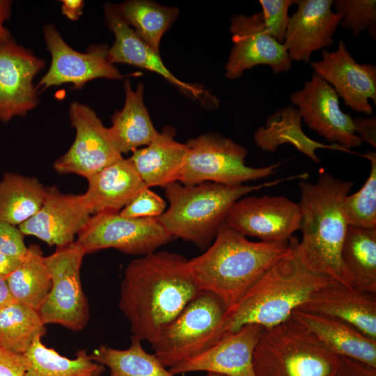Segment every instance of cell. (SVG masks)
I'll list each match as a JSON object with an SVG mask.
<instances>
[{
	"mask_svg": "<svg viewBox=\"0 0 376 376\" xmlns=\"http://www.w3.org/2000/svg\"><path fill=\"white\" fill-rule=\"evenodd\" d=\"M199 292L185 257L155 251L128 264L118 306L132 336L152 344Z\"/></svg>",
	"mask_w": 376,
	"mask_h": 376,
	"instance_id": "obj_1",
	"label": "cell"
},
{
	"mask_svg": "<svg viewBox=\"0 0 376 376\" xmlns=\"http://www.w3.org/2000/svg\"><path fill=\"white\" fill-rule=\"evenodd\" d=\"M299 186L302 239L292 237L297 256L308 270L352 288L341 252L349 226L343 204L353 182L322 171L315 182L301 180Z\"/></svg>",
	"mask_w": 376,
	"mask_h": 376,
	"instance_id": "obj_2",
	"label": "cell"
},
{
	"mask_svg": "<svg viewBox=\"0 0 376 376\" xmlns=\"http://www.w3.org/2000/svg\"><path fill=\"white\" fill-rule=\"evenodd\" d=\"M205 251L188 260L201 291L219 297L228 308L290 249V240L249 241L224 222Z\"/></svg>",
	"mask_w": 376,
	"mask_h": 376,
	"instance_id": "obj_3",
	"label": "cell"
},
{
	"mask_svg": "<svg viewBox=\"0 0 376 376\" xmlns=\"http://www.w3.org/2000/svg\"><path fill=\"white\" fill-rule=\"evenodd\" d=\"M288 252L227 308L221 327V338L244 325L263 328L288 319L315 291L338 281L308 270L297 256L292 237Z\"/></svg>",
	"mask_w": 376,
	"mask_h": 376,
	"instance_id": "obj_4",
	"label": "cell"
},
{
	"mask_svg": "<svg viewBox=\"0 0 376 376\" xmlns=\"http://www.w3.org/2000/svg\"><path fill=\"white\" fill-rule=\"evenodd\" d=\"M306 178L304 173L257 185L229 186L212 182L185 185L173 182L164 187L169 207L157 219L174 239L180 238L201 250L207 249L238 199L283 181Z\"/></svg>",
	"mask_w": 376,
	"mask_h": 376,
	"instance_id": "obj_5",
	"label": "cell"
},
{
	"mask_svg": "<svg viewBox=\"0 0 376 376\" xmlns=\"http://www.w3.org/2000/svg\"><path fill=\"white\" fill-rule=\"evenodd\" d=\"M338 356L291 316L262 331L253 355L255 376H330Z\"/></svg>",
	"mask_w": 376,
	"mask_h": 376,
	"instance_id": "obj_6",
	"label": "cell"
},
{
	"mask_svg": "<svg viewBox=\"0 0 376 376\" xmlns=\"http://www.w3.org/2000/svg\"><path fill=\"white\" fill-rule=\"evenodd\" d=\"M212 293L199 292L151 345L165 368H171L207 350L221 338L227 310Z\"/></svg>",
	"mask_w": 376,
	"mask_h": 376,
	"instance_id": "obj_7",
	"label": "cell"
},
{
	"mask_svg": "<svg viewBox=\"0 0 376 376\" xmlns=\"http://www.w3.org/2000/svg\"><path fill=\"white\" fill-rule=\"evenodd\" d=\"M188 153L178 182L194 185L212 182L225 185H243L274 174L281 162L263 167L245 164L246 148L219 133L209 132L186 143Z\"/></svg>",
	"mask_w": 376,
	"mask_h": 376,
	"instance_id": "obj_8",
	"label": "cell"
},
{
	"mask_svg": "<svg viewBox=\"0 0 376 376\" xmlns=\"http://www.w3.org/2000/svg\"><path fill=\"white\" fill-rule=\"evenodd\" d=\"M85 254L75 240L45 256L52 281L50 291L38 310L45 324H60L74 331L87 324L90 308L80 276Z\"/></svg>",
	"mask_w": 376,
	"mask_h": 376,
	"instance_id": "obj_9",
	"label": "cell"
},
{
	"mask_svg": "<svg viewBox=\"0 0 376 376\" xmlns=\"http://www.w3.org/2000/svg\"><path fill=\"white\" fill-rule=\"evenodd\" d=\"M173 239L157 217L130 218L120 212H104L90 217L76 241L86 253L114 249L125 254L143 256Z\"/></svg>",
	"mask_w": 376,
	"mask_h": 376,
	"instance_id": "obj_10",
	"label": "cell"
},
{
	"mask_svg": "<svg viewBox=\"0 0 376 376\" xmlns=\"http://www.w3.org/2000/svg\"><path fill=\"white\" fill-rule=\"evenodd\" d=\"M69 117L76 131L75 138L68 150L54 162L56 172L76 173L88 179L123 157L108 128L90 107L72 102Z\"/></svg>",
	"mask_w": 376,
	"mask_h": 376,
	"instance_id": "obj_11",
	"label": "cell"
},
{
	"mask_svg": "<svg viewBox=\"0 0 376 376\" xmlns=\"http://www.w3.org/2000/svg\"><path fill=\"white\" fill-rule=\"evenodd\" d=\"M43 36L52 58L48 71L36 85L38 90L63 84H72L74 88L81 89L95 79L119 80L125 77L108 61L107 45H93L84 53L77 52L66 43L51 24L44 26Z\"/></svg>",
	"mask_w": 376,
	"mask_h": 376,
	"instance_id": "obj_12",
	"label": "cell"
},
{
	"mask_svg": "<svg viewBox=\"0 0 376 376\" xmlns=\"http://www.w3.org/2000/svg\"><path fill=\"white\" fill-rule=\"evenodd\" d=\"M224 222L244 236L284 242L300 230L301 213L298 203L285 196H243L233 203Z\"/></svg>",
	"mask_w": 376,
	"mask_h": 376,
	"instance_id": "obj_13",
	"label": "cell"
},
{
	"mask_svg": "<svg viewBox=\"0 0 376 376\" xmlns=\"http://www.w3.org/2000/svg\"><path fill=\"white\" fill-rule=\"evenodd\" d=\"M290 100L306 125L331 144L351 150L362 143L354 132L353 118L340 109L337 93L315 72L301 90L290 95Z\"/></svg>",
	"mask_w": 376,
	"mask_h": 376,
	"instance_id": "obj_14",
	"label": "cell"
},
{
	"mask_svg": "<svg viewBox=\"0 0 376 376\" xmlns=\"http://www.w3.org/2000/svg\"><path fill=\"white\" fill-rule=\"evenodd\" d=\"M230 32L233 45L225 65L228 79H237L245 70L259 65H269L274 74L291 70L292 61L285 48L267 33L261 12L250 16L234 15Z\"/></svg>",
	"mask_w": 376,
	"mask_h": 376,
	"instance_id": "obj_15",
	"label": "cell"
},
{
	"mask_svg": "<svg viewBox=\"0 0 376 376\" xmlns=\"http://www.w3.org/2000/svg\"><path fill=\"white\" fill-rule=\"evenodd\" d=\"M45 62L13 39L0 44V120L25 116L39 104L35 77Z\"/></svg>",
	"mask_w": 376,
	"mask_h": 376,
	"instance_id": "obj_16",
	"label": "cell"
},
{
	"mask_svg": "<svg viewBox=\"0 0 376 376\" xmlns=\"http://www.w3.org/2000/svg\"><path fill=\"white\" fill-rule=\"evenodd\" d=\"M322 59L310 62L313 72L332 86L344 104L353 111L373 114L369 99L376 104V67L359 63L352 56L343 40L335 51L322 50Z\"/></svg>",
	"mask_w": 376,
	"mask_h": 376,
	"instance_id": "obj_17",
	"label": "cell"
},
{
	"mask_svg": "<svg viewBox=\"0 0 376 376\" xmlns=\"http://www.w3.org/2000/svg\"><path fill=\"white\" fill-rule=\"evenodd\" d=\"M91 217L83 194L62 193L46 187V196L39 211L19 226L24 235H33L49 246H63L75 242Z\"/></svg>",
	"mask_w": 376,
	"mask_h": 376,
	"instance_id": "obj_18",
	"label": "cell"
},
{
	"mask_svg": "<svg viewBox=\"0 0 376 376\" xmlns=\"http://www.w3.org/2000/svg\"><path fill=\"white\" fill-rule=\"evenodd\" d=\"M263 329L256 324L244 325L169 370L173 375L205 371L226 376H255L253 355Z\"/></svg>",
	"mask_w": 376,
	"mask_h": 376,
	"instance_id": "obj_19",
	"label": "cell"
},
{
	"mask_svg": "<svg viewBox=\"0 0 376 376\" xmlns=\"http://www.w3.org/2000/svg\"><path fill=\"white\" fill-rule=\"evenodd\" d=\"M283 46L290 60L311 62L312 54L331 46L342 17L332 10L333 0H295Z\"/></svg>",
	"mask_w": 376,
	"mask_h": 376,
	"instance_id": "obj_20",
	"label": "cell"
},
{
	"mask_svg": "<svg viewBox=\"0 0 376 376\" xmlns=\"http://www.w3.org/2000/svg\"><path fill=\"white\" fill-rule=\"evenodd\" d=\"M104 15L106 24L115 37L107 53V59L111 63H125L156 72L187 95L201 100L206 97L218 104L217 99L201 86L185 83L175 77L164 65L159 54L141 40L124 21L115 4L105 3Z\"/></svg>",
	"mask_w": 376,
	"mask_h": 376,
	"instance_id": "obj_21",
	"label": "cell"
},
{
	"mask_svg": "<svg viewBox=\"0 0 376 376\" xmlns=\"http://www.w3.org/2000/svg\"><path fill=\"white\" fill-rule=\"evenodd\" d=\"M297 309L338 318L376 339V295L338 282L314 292Z\"/></svg>",
	"mask_w": 376,
	"mask_h": 376,
	"instance_id": "obj_22",
	"label": "cell"
},
{
	"mask_svg": "<svg viewBox=\"0 0 376 376\" xmlns=\"http://www.w3.org/2000/svg\"><path fill=\"white\" fill-rule=\"evenodd\" d=\"M87 180L88 187L83 196L91 214L119 212L148 187L129 158H120Z\"/></svg>",
	"mask_w": 376,
	"mask_h": 376,
	"instance_id": "obj_23",
	"label": "cell"
},
{
	"mask_svg": "<svg viewBox=\"0 0 376 376\" xmlns=\"http://www.w3.org/2000/svg\"><path fill=\"white\" fill-rule=\"evenodd\" d=\"M291 317L307 327L333 354L376 368V339L334 317L299 309Z\"/></svg>",
	"mask_w": 376,
	"mask_h": 376,
	"instance_id": "obj_24",
	"label": "cell"
},
{
	"mask_svg": "<svg viewBox=\"0 0 376 376\" xmlns=\"http://www.w3.org/2000/svg\"><path fill=\"white\" fill-rule=\"evenodd\" d=\"M175 130L166 126L148 146L132 151L129 157L139 175L149 188L165 187L178 182L188 147L174 139Z\"/></svg>",
	"mask_w": 376,
	"mask_h": 376,
	"instance_id": "obj_25",
	"label": "cell"
},
{
	"mask_svg": "<svg viewBox=\"0 0 376 376\" xmlns=\"http://www.w3.org/2000/svg\"><path fill=\"white\" fill-rule=\"evenodd\" d=\"M123 88L124 106L112 116V125L108 128L111 140L121 154L148 146L159 134L144 104L143 84L139 83L133 90L130 79H126Z\"/></svg>",
	"mask_w": 376,
	"mask_h": 376,
	"instance_id": "obj_26",
	"label": "cell"
},
{
	"mask_svg": "<svg viewBox=\"0 0 376 376\" xmlns=\"http://www.w3.org/2000/svg\"><path fill=\"white\" fill-rule=\"evenodd\" d=\"M301 120L298 109L292 106L276 110L267 118L265 124L254 132L256 145L263 151L274 152L279 146L289 143L315 163L320 162L315 153L317 149L324 148L356 154L339 145L322 143L310 139L302 130Z\"/></svg>",
	"mask_w": 376,
	"mask_h": 376,
	"instance_id": "obj_27",
	"label": "cell"
},
{
	"mask_svg": "<svg viewBox=\"0 0 376 376\" xmlns=\"http://www.w3.org/2000/svg\"><path fill=\"white\" fill-rule=\"evenodd\" d=\"M341 258L352 288L376 295V229L348 226Z\"/></svg>",
	"mask_w": 376,
	"mask_h": 376,
	"instance_id": "obj_28",
	"label": "cell"
},
{
	"mask_svg": "<svg viewBox=\"0 0 376 376\" xmlns=\"http://www.w3.org/2000/svg\"><path fill=\"white\" fill-rule=\"evenodd\" d=\"M45 196L37 178L6 173L0 182V221L19 226L39 211Z\"/></svg>",
	"mask_w": 376,
	"mask_h": 376,
	"instance_id": "obj_29",
	"label": "cell"
},
{
	"mask_svg": "<svg viewBox=\"0 0 376 376\" xmlns=\"http://www.w3.org/2000/svg\"><path fill=\"white\" fill-rule=\"evenodd\" d=\"M6 281L15 301L39 310L52 288L50 274L39 245L27 246L21 263Z\"/></svg>",
	"mask_w": 376,
	"mask_h": 376,
	"instance_id": "obj_30",
	"label": "cell"
},
{
	"mask_svg": "<svg viewBox=\"0 0 376 376\" xmlns=\"http://www.w3.org/2000/svg\"><path fill=\"white\" fill-rule=\"evenodd\" d=\"M38 336L24 354L29 367L24 376H100L104 366L94 361L86 350H80L75 359H68L54 349L46 347Z\"/></svg>",
	"mask_w": 376,
	"mask_h": 376,
	"instance_id": "obj_31",
	"label": "cell"
},
{
	"mask_svg": "<svg viewBox=\"0 0 376 376\" xmlns=\"http://www.w3.org/2000/svg\"><path fill=\"white\" fill-rule=\"evenodd\" d=\"M116 7L138 37L159 54L162 38L177 19L178 9L146 0L126 1Z\"/></svg>",
	"mask_w": 376,
	"mask_h": 376,
	"instance_id": "obj_32",
	"label": "cell"
},
{
	"mask_svg": "<svg viewBox=\"0 0 376 376\" xmlns=\"http://www.w3.org/2000/svg\"><path fill=\"white\" fill-rule=\"evenodd\" d=\"M90 357L109 368V376H175L155 354L148 353L142 347L141 340L134 336L127 349L118 350L101 345Z\"/></svg>",
	"mask_w": 376,
	"mask_h": 376,
	"instance_id": "obj_33",
	"label": "cell"
},
{
	"mask_svg": "<svg viewBox=\"0 0 376 376\" xmlns=\"http://www.w3.org/2000/svg\"><path fill=\"white\" fill-rule=\"evenodd\" d=\"M46 331L38 310L17 301L0 307V343L7 349L24 354Z\"/></svg>",
	"mask_w": 376,
	"mask_h": 376,
	"instance_id": "obj_34",
	"label": "cell"
},
{
	"mask_svg": "<svg viewBox=\"0 0 376 376\" xmlns=\"http://www.w3.org/2000/svg\"><path fill=\"white\" fill-rule=\"evenodd\" d=\"M360 155L370 162V171L363 187L345 197L343 213L349 226L376 229V152L368 150Z\"/></svg>",
	"mask_w": 376,
	"mask_h": 376,
	"instance_id": "obj_35",
	"label": "cell"
},
{
	"mask_svg": "<svg viewBox=\"0 0 376 376\" xmlns=\"http://www.w3.org/2000/svg\"><path fill=\"white\" fill-rule=\"evenodd\" d=\"M332 6L335 7L336 13L342 17L339 24L341 27L351 30L355 36L367 31L375 39V0H333Z\"/></svg>",
	"mask_w": 376,
	"mask_h": 376,
	"instance_id": "obj_36",
	"label": "cell"
},
{
	"mask_svg": "<svg viewBox=\"0 0 376 376\" xmlns=\"http://www.w3.org/2000/svg\"><path fill=\"white\" fill-rule=\"evenodd\" d=\"M292 0H260L262 15L267 33L279 43L283 44L290 16L288 10Z\"/></svg>",
	"mask_w": 376,
	"mask_h": 376,
	"instance_id": "obj_37",
	"label": "cell"
},
{
	"mask_svg": "<svg viewBox=\"0 0 376 376\" xmlns=\"http://www.w3.org/2000/svg\"><path fill=\"white\" fill-rule=\"evenodd\" d=\"M166 205L162 197L146 187L119 212L122 216L130 218H155L164 212Z\"/></svg>",
	"mask_w": 376,
	"mask_h": 376,
	"instance_id": "obj_38",
	"label": "cell"
},
{
	"mask_svg": "<svg viewBox=\"0 0 376 376\" xmlns=\"http://www.w3.org/2000/svg\"><path fill=\"white\" fill-rule=\"evenodd\" d=\"M27 251L24 235L15 226L0 221V252L23 258Z\"/></svg>",
	"mask_w": 376,
	"mask_h": 376,
	"instance_id": "obj_39",
	"label": "cell"
},
{
	"mask_svg": "<svg viewBox=\"0 0 376 376\" xmlns=\"http://www.w3.org/2000/svg\"><path fill=\"white\" fill-rule=\"evenodd\" d=\"M29 364L24 354L15 353L0 343V376H24Z\"/></svg>",
	"mask_w": 376,
	"mask_h": 376,
	"instance_id": "obj_40",
	"label": "cell"
},
{
	"mask_svg": "<svg viewBox=\"0 0 376 376\" xmlns=\"http://www.w3.org/2000/svg\"><path fill=\"white\" fill-rule=\"evenodd\" d=\"M330 376H376V368L351 358L338 356L336 367Z\"/></svg>",
	"mask_w": 376,
	"mask_h": 376,
	"instance_id": "obj_41",
	"label": "cell"
},
{
	"mask_svg": "<svg viewBox=\"0 0 376 376\" xmlns=\"http://www.w3.org/2000/svg\"><path fill=\"white\" fill-rule=\"evenodd\" d=\"M353 126L355 134L361 139L362 142H366L376 148V118L375 116L370 117H359L353 118Z\"/></svg>",
	"mask_w": 376,
	"mask_h": 376,
	"instance_id": "obj_42",
	"label": "cell"
},
{
	"mask_svg": "<svg viewBox=\"0 0 376 376\" xmlns=\"http://www.w3.org/2000/svg\"><path fill=\"white\" fill-rule=\"evenodd\" d=\"M12 1L0 0V44L12 40L9 30L5 26L11 11Z\"/></svg>",
	"mask_w": 376,
	"mask_h": 376,
	"instance_id": "obj_43",
	"label": "cell"
},
{
	"mask_svg": "<svg viewBox=\"0 0 376 376\" xmlns=\"http://www.w3.org/2000/svg\"><path fill=\"white\" fill-rule=\"evenodd\" d=\"M61 12L68 19L77 20L83 13L84 1L82 0H62Z\"/></svg>",
	"mask_w": 376,
	"mask_h": 376,
	"instance_id": "obj_44",
	"label": "cell"
},
{
	"mask_svg": "<svg viewBox=\"0 0 376 376\" xmlns=\"http://www.w3.org/2000/svg\"><path fill=\"white\" fill-rule=\"evenodd\" d=\"M22 259L0 252V276L6 279L17 269Z\"/></svg>",
	"mask_w": 376,
	"mask_h": 376,
	"instance_id": "obj_45",
	"label": "cell"
},
{
	"mask_svg": "<svg viewBox=\"0 0 376 376\" xmlns=\"http://www.w3.org/2000/svg\"><path fill=\"white\" fill-rule=\"evenodd\" d=\"M15 301L8 289L6 279L0 276V306Z\"/></svg>",
	"mask_w": 376,
	"mask_h": 376,
	"instance_id": "obj_46",
	"label": "cell"
},
{
	"mask_svg": "<svg viewBox=\"0 0 376 376\" xmlns=\"http://www.w3.org/2000/svg\"><path fill=\"white\" fill-rule=\"evenodd\" d=\"M207 376H226V375L215 373H207Z\"/></svg>",
	"mask_w": 376,
	"mask_h": 376,
	"instance_id": "obj_47",
	"label": "cell"
},
{
	"mask_svg": "<svg viewBox=\"0 0 376 376\" xmlns=\"http://www.w3.org/2000/svg\"><path fill=\"white\" fill-rule=\"evenodd\" d=\"M1 307V306H0Z\"/></svg>",
	"mask_w": 376,
	"mask_h": 376,
	"instance_id": "obj_48",
	"label": "cell"
}]
</instances>
